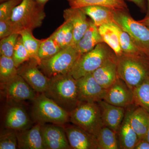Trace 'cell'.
<instances>
[{"instance_id":"1","label":"cell","mask_w":149,"mask_h":149,"mask_svg":"<svg viewBox=\"0 0 149 149\" xmlns=\"http://www.w3.org/2000/svg\"><path fill=\"white\" fill-rule=\"evenodd\" d=\"M43 93L70 113L80 102L77 81L69 73L49 78L47 88Z\"/></svg>"},{"instance_id":"2","label":"cell","mask_w":149,"mask_h":149,"mask_svg":"<svg viewBox=\"0 0 149 149\" xmlns=\"http://www.w3.org/2000/svg\"><path fill=\"white\" fill-rule=\"evenodd\" d=\"M118 77L133 91L149 79V56L146 54L128 55L123 53L117 57Z\"/></svg>"},{"instance_id":"3","label":"cell","mask_w":149,"mask_h":149,"mask_svg":"<svg viewBox=\"0 0 149 149\" xmlns=\"http://www.w3.org/2000/svg\"><path fill=\"white\" fill-rule=\"evenodd\" d=\"M32 115L41 125L51 123L62 126L70 120V113L43 93L33 101Z\"/></svg>"},{"instance_id":"4","label":"cell","mask_w":149,"mask_h":149,"mask_svg":"<svg viewBox=\"0 0 149 149\" xmlns=\"http://www.w3.org/2000/svg\"><path fill=\"white\" fill-rule=\"evenodd\" d=\"M45 6L35 0H22L14 9L11 19L20 31H33L42 24L46 17Z\"/></svg>"},{"instance_id":"5","label":"cell","mask_w":149,"mask_h":149,"mask_svg":"<svg viewBox=\"0 0 149 149\" xmlns=\"http://www.w3.org/2000/svg\"><path fill=\"white\" fill-rule=\"evenodd\" d=\"M70 120L95 137L104 126L98 104L80 102L70 113Z\"/></svg>"},{"instance_id":"6","label":"cell","mask_w":149,"mask_h":149,"mask_svg":"<svg viewBox=\"0 0 149 149\" xmlns=\"http://www.w3.org/2000/svg\"><path fill=\"white\" fill-rule=\"evenodd\" d=\"M115 54L106 43H100L92 50L81 54L68 73L76 80L91 74Z\"/></svg>"},{"instance_id":"7","label":"cell","mask_w":149,"mask_h":149,"mask_svg":"<svg viewBox=\"0 0 149 149\" xmlns=\"http://www.w3.org/2000/svg\"><path fill=\"white\" fill-rule=\"evenodd\" d=\"M81 55L75 46H70L61 49L53 56L42 60L39 67L48 78L68 74Z\"/></svg>"},{"instance_id":"8","label":"cell","mask_w":149,"mask_h":149,"mask_svg":"<svg viewBox=\"0 0 149 149\" xmlns=\"http://www.w3.org/2000/svg\"><path fill=\"white\" fill-rule=\"evenodd\" d=\"M114 22L130 35L136 46L149 56V28L136 21L128 12L115 10Z\"/></svg>"},{"instance_id":"9","label":"cell","mask_w":149,"mask_h":149,"mask_svg":"<svg viewBox=\"0 0 149 149\" xmlns=\"http://www.w3.org/2000/svg\"><path fill=\"white\" fill-rule=\"evenodd\" d=\"M39 65L34 60L29 59L17 68L21 76L36 92L44 93L47 88L49 78L39 69Z\"/></svg>"},{"instance_id":"10","label":"cell","mask_w":149,"mask_h":149,"mask_svg":"<svg viewBox=\"0 0 149 149\" xmlns=\"http://www.w3.org/2000/svg\"><path fill=\"white\" fill-rule=\"evenodd\" d=\"M76 81L79 101L97 102L103 100L107 89L97 82L92 73L76 79Z\"/></svg>"},{"instance_id":"11","label":"cell","mask_w":149,"mask_h":149,"mask_svg":"<svg viewBox=\"0 0 149 149\" xmlns=\"http://www.w3.org/2000/svg\"><path fill=\"white\" fill-rule=\"evenodd\" d=\"M103 100L115 106L125 109L136 104L133 91L119 78L107 89Z\"/></svg>"},{"instance_id":"12","label":"cell","mask_w":149,"mask_h":149,"mask_svg":"<svg viewBox=\"0 0 149 149\" xmlns=\"http://www.w3.org/2000/svg\"><path fill=\"white\" fill-rule=\"evenodd\" d=\"M41 133L45 149H71L64 128L55 125H41Z\"/></svg>"},{"instance_id":"13","label":"cell","mask_w":149,"mask_h":149,"mask_svg":"<svg viewBox=\"0 0 149 149\" xmlns=\"http://www.w3.org/2000/svg\"><path fill=\"white\" fill-rule=\"evenodd\" d=\"M1 84L6 95L17 101H33L37 96L36 92L18 74L8 83Z\"/></svg>"},{"instance_id":"14","label":"cell","mask_w":149,"mask_h":149,"mask_svg":"<svg viewBox=\"0 0 149 149\" xmlns=\"http://www.w3.org/2000/svg\"><path fill=\"white\" fill-rule=\"evenodd\" d=\"M71 149H98L95 137L76 125L64 128Z\"/></svg>"},{"instance_id":"15","label":"cell","mask_w":149,"mask_h":149,"mask_svg":"<svg viewBox=\"0 0 149 149\" xmlns=\"http://www.w3.org/2000/svg\"><path fill=\"white\" fill-rule=\"evenodd\" d=\"M65 21L70 22L73 27V40L72 45L75 46L82 38L90 24V21L80 8L70 7L63 11Z\"/></svg>"},{"instance_id":"16","label":"cell","mask_w":149,"mask_h":149,"mask_svg":"<svg viewBox=\"0 0 149 149\" xmlns=\"http://www.w3.org/2000/svg\"><path fill=\"white\" fill-rule=\"evenodd\" d=\"M97 82L103 88L108 89L118 79L117 56L115 54L92 73Z\"/></svg>"},{"instance_id":"17","label":"cell","mask_w":149,"mask_h":149,"mask_svg":"<svg viewBox=\"0 0 149 149\" xmlns=\"http://www.w3.org/2000/svg\"><path fill=\"white\" fill-rule=\"evenodd\" d=\"M97 103L100 108L104 126L110 128L117 134L125 117V109L115 106L104 100H100Z\"/></svg>"},{"instance_id":"18","label":"cell","mask_w":149,"mask_h":149,"mask_svg":"<svg viewBox=\"0 0 149 149\" xmlns=\"http://www.w3.org/2000/svg\"><path fill=\"white\" fill-rule=\"evenodd\" d=\"M18 148L22 149H45L41 133V124L17 131Z\"/></svg>"},{"instance_id":"19","label":"cell","mask_w":149,"mask_h":149,"mask_svg":"<svg viewBox=\"0 0 149 149\" xmlns=\"http://www.w3.org/2000/svg\"><path fill=\"white\" fill-rule=\"evenodd\" d=\"M31 120L25 110L20 106L10 107L7 111L5 125L17 131L29 128Z\"/></svg>"},{"instance_id":"20","label":"cell","mask_w":149,"mask_h":149,"mask_svg":"<svg viewBox=\"0 0 149 149\" xmlns=\"http://www.w3.org/2000/svg\"><path fill=\"white\" fill-rule=\"evenodd\" d=\"M130 125L139 136V140L146 139L149 126V113L143 108L136 105L129 109Z\"/></svg>"},{"instance_id":"21","label":"cell","mask_w":149,"mask_h":149,"mask_svg":"<svg viewBox=\"0 0 149 149\" xmlns=\"http://www.w3.org/2000/svg\"><path fill=\"white\" fill-rule=\"evenodd\" d=\"M129 113L128 108L117 133L120 149H134L139 140V136L130 125Z\"/></svg>"},{"instance_id":"22","label":"cell","mask_w":149,"mask_h":149,"mask_svg":"<svg viewBox=\"0 0 149 149\" xmlns=\"http://www.w3.org/2000/svg\"><path fill=\"white\" fill-rule=\"evenodd\" d=\"M80 8L91 17L97 27L114 22L115 10L112 9L100 6H88Z\"/></svg>"},{"instance_id":"23","label":"cell","mask_w":149,"mask_h":149,"mask_svg":"<svg viewBox=\"0 0 149 149\" xmlns=\"http://www.w3.org/2000/svg\"><path fill=\"white\" fill-rule=\"evenodd\" d=\"M103 42L104 41L100 35L98 27L91 20L88 29L75 47L82 54L92 50L97 45Z\"/></svg>"},{"instance_id":"24","label":"cell","mask_w":149,"mask_h":149,"mask_svg":"<svg viewBox=\"0 0 149 149\" xmlns=\"http://www.w3.org/2000/svg\"><path fill=\"white\" fill-rule=\"evenodd\" d=\"M70 7L81 8L92 6L106 7L115 10L128 12L125 0H67Z\"/></svg>"},{"instance_id":"25","label":"cell","mask_w":149,"mask_h":149,"mask_svg":"<svg viewBox=\"0 0 149 149\" xmlns=\"http://www.w3.org/2000/svg\"><path fill=\"white\" fill-rule=\"evenodd\" d=\"M108 24L117 34L120 47L123 53L134 55L146 54L136 46L130 35L116 23L112 22Z\"/></svg>"},{"instance_id":"26","label":"cell","mask_w":149,"mask_h":149,"mask_svg":"<svg viewBox=\"0 0 149 149\" xmlns=\"http://www.w3.org/2000/svg\"><path fill=\"white\" fill-rule=\"evenodd\" d=\"M117 136L114 131L104 126L96 137L98 149H120Z\"/></svg>"},{"instance_id":"27","label":"cell","mask_w":149,"mask_h":149,"mask_svg":"<svg viewBox=\"0 0 149 149\" xmlns=\"http://www.w3.org/2000/svg\"><path fill=\"white\" fill-rule=\"evenodd\" d=\"M62 49L72 45L73 40V27L70 22L65 21L51 35Z\"/></svg>"},{"instance_id":"28","label":"cell","mask_w":149,"mask_h":149,"mask_svg":"<svg viewBox=\"0 0 149 149\" xmlns=\"http://www.w3.org/2000/svg\"><path fill=\"white\" fill-rule=\"evenodd\" d=\"M19 35L22 38V42L29 54L30 59L35 61L38 65L41 63V61L38 56L39 48L42 40H38L34 37L32 31L28 29H23L20 31Z\"/></svg>"},{"instance_id":"29","label":"cell","mask_w":149,"mask_h":149,"mask_svg":"<svg viewBox=\"0 0 149 149\" xmlns=\"http://www.w3.org/2000/svg\"><path fill=\"white\" fill-rule=\"evenodd\" d=\"M100 35L104 42L106 43L113 51L116 56L123 54L117 34L108 24L98 27Z\"/></svg>"},{"instance_id":"30","label":"cell","mask_w":149,"mask_h":149,"mask_svg":"<svg viewBox=\"0 0 149 149\" xmlns=\"http://www.w3.org/2000/svg\"><path fill=\"white\" fill-rule=\"evenodd\" d=\"M18 74L17 68L12 58L1 56L0 81L1 84L8 83Z\"/></svg>"},{"instance_id":"31","label":"cell","mask_w":149,"mask_h":149,"mask_svg":"<svg viewBox=\"0 0 149 149\" xmlns=\"http://www.w3.org/2000/svg\"><path fill=\"white\" fill-rule=\"evenodd\" d=\"M135 104L149 113V79L133 90Z\"/></svg>"},{"instance_id":"32","label":"cell","mask_w":149,"mask_h":149,"mask_svg":"<svg viewBox=\"0 0 149 149\" xmlns=\"http://www.w3.org/2000/svg\"><path fill=\"white\" fill-rule=\"evenodd\" d=\"M61 49L51 35L47 39H43L40 44L38 52L39 58L41 61L50 58L58 53Z\"/></svg>"},{"instance_id":"33","label":"cell","mask_w":149,"mask_h":149,"mask_svg":"<svg viewBox=\"0 0 149 149\" xmlns=\"http://www.w3.org/2000/svg\"><path fill=\"white\" fill-rule=\"evenodd\" d=\"M18 148L17 130L7 128L0 135V149H16Z\"/></svg>"},{"instance_id":"34","label":"cell","mask_w":149,"mask_h":149,"mask_svg":"<svg viewBox=\"0 0 149 149\" xmlns=\"http://www.w3.org/2000/svg\"><path fill=\"white\" fill-rule=\"evenodd\" d=\"M12 58L13 59L15 65L17 68L30 59L29 54L24 47L22 38L20 35L17 38Z\"/></svg>"},{"instance_id":"35","label":"cell","mask_w":149,"mask_h":149,"mask_svg":"<svg viewBox=\"0 0 149 149\" xmlns=\"http://www.w3.org/2000/svg\"><path fill=\"white\" fill-rule=\"evenodd\" d=\"M19 34H14L3 39L0 41L1 56L12 58L14 49Z\"/></svg>"},{"instance_id":"36","label":"cell","mask_w":149,"mask_h":149,"mask_svg":"<svg viewBox=\"0 0 149 149\" xmlns=\"http://www.w3.org/2000/svg\"><path fill=\"white\" fill-rule=\"evenodd\" d=\"M22 0H8L0 5V20L11 18L12 14L15 8Z\"/></svg>"},{"instance_id":"37","label":"cell","mask_w":149,"mask_h":149,"mask_svg":"<svg viewBox=\"0 0 149 149\" xmlns=\"http://www.w3.org/2000/svg\"><path fill=\"white\" fill-rule=\"evenodd\" d=\"M20 31L10 18L0 20V39H3L14 34H19Z\"/></svg>"},{"instance_id":"38","label":"cell","mask_w":149,"mask_h":149,"mask_svg":"<svg viewBox=\"0 0 149 149\" xmlns=\"http://www.w3.org/2000/svg\"><path fill=\"white\" fill-rule=\"evenodd\" d=\"M136 4L143 13L147 12V0H127Z\"/></svg>"},{"instance_id":"39","label":"cell","mask_w":149,"mask_h":149,"mask_svg":"<svg viewBox=\"0 0 149 149\" xmlns=\"http://www.w3.org/2000/svg\"><path fill=\"white\" fill-rule=\"evenodd\" d=\"M134 149H149V142L146 139H140L136 144Z\"/></svg>"},{"instance_id":"40","label":"cell","mask_w":149,"mask_h":149,"mask_svg":"<svg viewBox=\"0 0 149 149\" xmlns=\"http://www.w3.org/2000/svg\"><path fill=\"white\" fill-rule=\"evenodd\" d=\"M139 22L149 28V15H146L143 19L139 20Z\"/></svg>"},{"instance_id":"41","label":"cell","mask_w":149,"mask_h":149,"mask_svg":"<svg viewBox=\"0 0 149 149\" xmlns=\"http://www.w3.org/2000/svg\"><path fill=\"white\" fill-rule=\"evenodd\" d=\"M37 2L40 3L41 4L43 5H45L46 3L49 0H35Z\"/></svg>"},{"instance_id":"42","label":"cell","mask_w":149,"mask_h":149,"mask_svg":"<svg viewBox=\"0 0 149 149\" xmlns=\"http://www.w3.org/2000/svg\"><path fill=\"white\" fill-rule=\"evenodd\" d=\"M146 15H149V0H147V12Z\"/></svg>"},{"instance_id":"43","label":"cell","mask_w":149,"mask_h":149,"mask_svg":"<svg viewBox=\"0 0 149 149\" xmlns=\"http://www.w3.org/2000/svg\"><path fill=\"white\" fill-rule=\"evenodd\" d=\"M146 139L147 141L149 142V126L148 129V131H147L146 136Z\"/></svg>"},{"instance_id":"44","label":"cell","mask_w":149,"mask_h":149,"mask_svg":"<svg viewBox=\"0 0 149 149\" xmlns=\"http://www.w3.org/2000/svg\"><path fill=\"white\" fill-rule=\"evenodd\" d=\"M8 1V0H0V2H1V3H2Z\"/></svg>"}]
</instances>
